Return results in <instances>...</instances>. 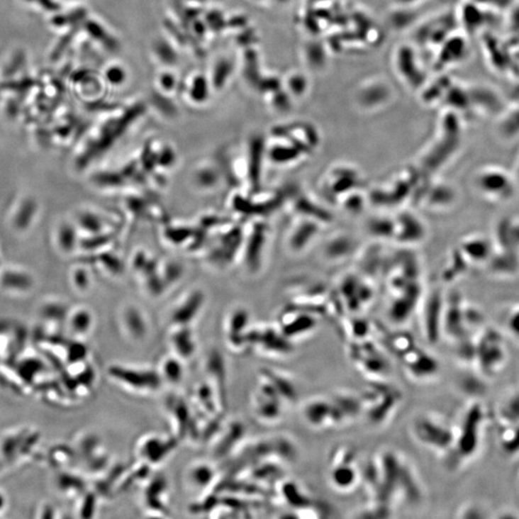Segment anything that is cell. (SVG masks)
<instances>
[{
  "instance_id": "22",
  "label": "cell",
  "mask_w": 519,
  "mask_h": 519,
  "mask_svg": "<svg viewBox=\"0 0 519 519\" xmlns=\"http://www.w3.org/2000/svg\"><path fill=\"white\" fill-rule=\"evenodd\" d=\"M33 275L23 267H0V288L11 294H26L33 290Z\"/></svg>"
},
{
  "instance_id": "11",
  "label": "cell",
  "mask_w": 519,
  "mask_h": 519,
  "mask_svg": "<svg viewBox=\"0 0 519 519\" xmlns=\"http://www.w3.org/2000/svg\"><path fill=\"white\" fill-rule=\"evenodd\" d=\"M328 480L332 488L347 493L362 482L356 451L348 445H340L330 454Z\"/></svg>"
},
{
  "instance_id": "34",
  "label": "cell",
  "mask_w": 519,
  "mask_h": 519,
  "mask_svg": "<svg viewBox=\"0 0 519 519\" xmlns=\"http://www.w3.org/2000/svg\"><path fill=\"white\" fill-rule=\"evenodd\" d=\"M124 331L133 342H142L147 337L148 328L147 321L140 315V311L130 308L124 313Z\"/></svg>"
},
{
  "instance_id": "8",
  "label": "cell",
  "mask_w": 519,
  "mask_h": 519,
  "mask_svg": "<svg viewBox=\"0 0 519 519\" xmlns=\"http://www.w3.org/2000/svg\"><path fill=\"white\" fill-rule=\"evenodd\" d=\"M483 323L482 313L461 298L446 300L442 320V337L451 343L475 336Z\"/></svg>"
},
{
  "instance_id": "28",
  "label": "cell",
  "mask_w": 519,
  "mask_h": 519,
  "mask_svg": "<svg viewBox=\"0 0 519 519\" xmlns=\"http://www.w3.org/2000/svg\"><path fill=\"white\" fill-rule=\"evenodd\" d=\"M459 251L469 263L484 264L488 263L493 255V242L481 235L469 237L462 243Z\"/></svg>"
},
{
  "instance_id": "10",
  "label": "cell",
  "mask_w": 519,
  "mask_h": 519,
  "mask_svg": "<svg viewBox=\"0 0 519 519\" xmlns=\"http://www.w3.org/2000/svg\"><path fill=\"white\" fill-rule=\"evenodd\" d=\"M108 372L111 379L117 385L130 393L140 396L158 393L164 384L158 369L150 367L113 364Z\"/></svg>"
},
{
  "instance_id": "24",
  "label": "cell",
  "mask_w": 519,
  "mask_h": 519,
  "mask_svg": "<svg viewBox=\"0 0 519 519\" xmlns=\"http://www.w3.org/2000/svg\"><path fill=\"white\" fill-rule=\"evenodd\" d=\"M326 190L332 193V197L339 199L348 191L359 188L358 181L361 180L358 170L350 166H340L330 172L327 177Z\"/></svg>"
},
{
  "instance_id": "19",
  "label": "cell",
  "mask_w": 519,
  "mask_h": 519,
  "mask_svg": "<svg viewBox=\"0 0 519 519\" xmlns=\"http://www.w3.org/2000/svg\"><path fill=\"white\" fill-rule=\"evenodd\" d=\"M178 440L175 437H164L159 435H147L142 437L137 445L138 459L140 463L154 467L166 461L175 448Z\"/></svg>"
},
{
  "instance_id": "20",
  "label": "cell",
  "mask_w": 519,
  "mask_h": 519,
  "mask_svg": "<svg viewBox=\"0 0 519 519\" xmlns=\"http://www.w3.org/2000/svg\"><path fill=\"white\" fill-rule=\"evenodd\" d=\"M147 482L143 493V505L145 512L160 518L169 515L166 478L163 476H155L152 479H147Z\"/></svg>"
},
{
  "instance_id": "13",
  "label": "cell",
  "mask_w": 519,
  "mask_h": 519,
  "mask_svg": "<svg viewBox=\"0 0 519 519\" xmlns=\"http://www.w3.org/2000/svg\"><path fill=\"white\" fill-rule=\"evenodd\" d=\"M252 405L253 412L261 423L274 424L282 420L288 404L274 386L266 378L261 376L253 396Z\"/></svg>"
},
{
  "instance_id": "17",
  "label": "cell",
  "mask_w": 519,
  "mask_h": 519,
  "mask_svg": "<svg viewBox=\"0 0 519 519\" xmlns=\"http://www.w3.org/2000/svg\"><path fill=\"white\" fill-rule=\"evenodd\" d=\"M318 326V313L297 306L296 309L291 308L283 313L278 328L286 339L294 342L313 334Z\"/></svg>"
},
{
  "instance_id": "27",
  "label": "cell",
  "mask_w": 519,
  "mask_h": 519,
  "mask_svg": "<svg viewBox=\"0 0 519 519\" xmlns=\"http://www.w3.org/2000/svg\"><path fill=\"white\" fill-rule=\"evenodd\" d=\"M170 350L173 355L182 359L184 363L191 361L196 356L197 343L190 326H177L170 335Z\"/></svg>"
},
{
  "instance_id": "39",
  "label": "cell",
  "mask_w": 519,
  "mask_h": 519,
  "mask_svg": "<svg viewBox=\"0 0 519 519\" xmlns=\"http://www.w3.org/2000/svg\"><path fill=\"white\" fill-rule=\"evenodd\" d=\"M503 332L519 345V304H513L502 316Z\"/></svg>"
},
{
  "instance_id": "2",
  "label": "cell",
  "mask_w": 519,
  "mask_h": 519,
  "mask_svg": "<svg viewBox=\"0 0 519 519\" xmlns=\"http://www.w3.org/2000/svg\"><path fill=\"white\" fill-rule=\"evenodd\" d=\"M381 345L398 362L407 376L416 382L436 379L440 372L439 359L423 350L410 333L376 326Z\"/></svg>"
},
{
  "instance_id": "47",
  "label": "cell",
  "mask_w": 519,
  "mask_h": 519,
  "mask_svg": "<svg viewBox=\"0 0 519 519\" xmlns=\"http://www.w3.org/2000/svg\"><path fill=\"white\" fill-rule=\"evenodd\" d=\"M0 267H1V254H0Z\"/></svg>"
},
{
  "instance_id": "30",
  "label": "cell",
  "mask_w": 519,
  "mask_h": 519,
  "mask_svg": "<svg viewBox=\"0 0 519 519\" xmlns=\"http://www.w3.org/2000/svg\"><path fill=\"white\" fill-rule=\"evenodd\" d=\"M207 381L216 389L224 404L226 405V369L224 359L218 351H212L207 356L205 363Z\"/></svg>"
},
{
  "instance_id": "23",
  "label": "cell",
  "mask_w": 519,
  "mask_h": 519,
  "mask_svg": "<svg viewBox=\"0 0 519 519\" xmlns=\"http://www.w3.org/2000/svg\"><path fill=\"white\" fill-rule=\"evenodd\" d=\"M247 312L245 310H238L230 318L226 330L227 346L230 350L240 353L250 350L247 345Z\"/></svg>"
},
{
  "instance_id": "31",
  "label": "cell",
  "mask_w": 519,
  "mask_h": 519,
  "mask_svg": "<svg viewBox=\"0 0 519 519\" xmlns=\"http://www.w3.org/2000/svg\"><path fill=\"white\" fill-rule=\"evenodd\" d=\"M260 375L266 378L274 386L286 404H291L298 399L299 393L296 383L291 378L286 376L285 373L272 369H263Z\"/></svg>"
},
{
  "instance_id": "33",
  "label": "cell",
  "mask_w": 519,
  "mask_h": 519,
  "mask_svg": "<svg viewBox=\"0 0 519 519\" xmlns=\"http://www.w3.org/2000/svg\"><path fill=\"white\" fill-rule=\"evenodd\" d=\"M158 372L160 373L164 383L177 386L182 382L184 376H185V366H184L182 359L170 354L162 359Z\"/></svg>"
},
{
  "instance_id": "26",
  "label": "cell",
  "mask_w": 519,
  "mask_h": 519,
  "mask_svg": "<svg viewBox=\"0 0 519 519\" xmlns=\"http://www.w3.org/2000/svg\"><path fill=\"white\" fill-rule=\"evenodd\" d=\"M425 236V226L412 213H403L394 218V239L399 243H416Z\"/></svg>"
},
{
  "instance_id": "12",
  "label": "cell",
  "mask_w": 519,
  "mask_h": 519,
  "mask_svg": "<svg viewBox=\"0 0 519 519\" xmlns=\"http://www.w3.org/2000/svg\"><path fill=\"white\" fill-rule=\"evenodd\" d=\"M302 418L316 430L339 428L350 423L333 396H316L304 403Z\"/></svg>"
},
{
  "instance_id": "18",
  "label": "cell",
  "mask_w": 519,
  "mask_h": 519,
  "mask_svg": "<svg viewBox=\"0 0 519 519\" xmlns=\"http://www.w3.org/2000/svg\"><path fill=\"white\" fill-rule=\"evenodd\" d=\"M278 491L283 501L293 510L291 512L293 518H320V515H318L320 510L316 500H313L310 494L294 481L281 480Z\"/></svg>"
},
{
  "instance_id": "32",
  "label": "cell",
  "mask_w": 519,
  "mask_h": 519,
  "mask_svg": "<svg viewBox=\"0 0 519 519\" xmlns=\"http://www.w3.org/2000/svg\"><path fill=\"white\" fill-rule=\"evenodd\" d=\"M216 471L215 467L205 462H197L191 464L186 471V482L194 491H207L215 482Z\"/></svg>"
},
{
  "instance_id": "5",
  "label": "cell",
  "mask_w": 519,
  "mask_h": 519,
  "mask_svg": "<svg viewBox=\"0 0 519 519\" xmlns=\"http://www.w3.org/2000/svg\"><path fill=\"white\" fill-rule=\"evenodd\" d=\"M362 416L373 426H382L393 418L401 405L403 396L398 388L388 380L369 381L359 394Z\"/></svg>"
},
{
  "instance_id": "29",
  "label": "cell",
  "mask_w": 519,
  "mask_h": 519,
  "mask_svg": "<svg viewBox=\"0 0 519 519\" xmlns=\"http://www.w3.org/2000/svg\"><path fill=\"white\" fill-rule=\"evenodd\" d=\"M496 415L502 427L519 424V385L503 394L497 402Z\"/></svg>"
},
{
  "instance_id": "3",
  "label": "cell",
  "mask_w": 519,
  "mask_h": 519,
  "mask_svg": "<svg viewBox=\"0 0 519 519\" xmlns=\"http://www.w3.org/2000/svg\"><path fill=\"white\" fill-rule=\"evenodd\" d=\"M488 415L481 402L470 403L455 425L452 450L445 456L446 464L459 469L478 455L482 446Z\"/></svg>"
},
{
  "instance_id": "14",
  "label": "cell",
  "mask_w": 519,
  "mask_h": 519,
  "mask_svg": "<svg viewBox=\"0 0 519 519\" xmlns=\"http://www.w3.org/2000/svg\"><path fill=\"white\" fill-rule=\"evenodd\" d=\"M247 340L250 350L266 356L282 358L291 355L294 351V342L286 339L278 327L248 330Z\"/></svg>"
},
{
  "instance_id": "21",
  "label": "cell",
  "mask_w": 519,
  "mask_h": 519,
  "mask_svg": "<svg viewBox=\"0 0 519 519\" xmlns=\"http://www.w3.org/2000/svg\"><path fill=\"white\" fill-rule=\"evenodd\" d=\"M245 434V427L239 420L223 424L213 437L215 439L213 445V453L218 458L228 456L237 446H239Z\"/></svg>"
},
{
  "instance_id": "1",
  "label": "cell",
  "mask_w": 519,
  "mask_h": 519,
  "mask_svg": "<svg viewBox=\"0 0 519 519\" xmlns=\"http://www.w3.org/2000/svg\"><path fill=\"white\" fill-rule=\"evenodd\" d=\"M362 481L369 501L394 508L397 503L418 504L423 497V484L405 457L393 450L381 451L366 464Z\"/></svg>"
},
{
  "instance_id": "37",
  "label": "cell",
  "mask_w": 519,
  "mask_h": 519,
  "mask_svg": "<svg viewBox=\"0 0 519 519\" xmlns=\"http://www.w3.org/2000/svg\"><path fill=\"white\" fill-rule=\"evenodd\" d=\"M202 296L194 294L190 298L178 308L172 315V323L177 326H189L201 307Z\"/></svg>"
},
{
  "instance_id": "9",
  "label": "cell",
  "mask_w": 519,
  "mask_h": 519,
  "mask_svg": "<svg viewBox=\"0 0 519 519\" xmlns=\"http://www.w3.org/2000/svg\"><path fill=\"white\" fill-rule=\"evenodd\" d=\"M347 355L356 369L369 381L388 380L391 363L377 342L370 339L348 342Z\"/></svg>"
},
{
  "instance_id": "35",
  "label": "cell",
  "mask_w": 519,
  "mask_h": 519,
  "mask_svg": "<svg viewBox=\"0 0 519 519\" xmlns=\"http://www.w3.org/2000/svg\"><path fill=\"white\" fill-rule=\"evenodd\" d=\"M425 205L429 208H447L455 201L456 194L452 186L447 184H432L431 190L426 191Z\"/></svg>"
},
{
  "instance_id": "4",
  "label": "cell",
  "mask_w": 519,
  "mask_h": 519,
  "mask_svg": "<svg viewBox=\"0 0 519 519\" xmlns=\"http://www.w3.org/2000/svg\"><path fill=\"white\" fill-rule=\"evenodd\" d=\"M474 340L473 369L485 379L497 376L509 359L506 336L498 329L484 327L475 335Z\"/></svg>"
},
{
  "instance_id": "36",
  "label": "cell",
  "mask_w": 519,
  "mask_h": 519,
  "mask_svg": "<svg viewBox=\"0 0 519 519\" xmlns=\"http://www.w3.org/2000/svg\"><path fill=\"white\" fill-rule=\"evenodd\" d=\"M53 242L59 252L69 254L77 245V230L72 223L60 221L53 233Z\"/></svg>"
},
{
  "instance_id": "38",
  "label": "cell",
  "mask_w": 519,
  "mask_h": 519,
  "mask_svg": "<svg viewBox=\"0 0 519 519\" xmlns=\"http://www.w3.org/2000/svg\"><path fill=\"white\" fill-rule=\"evenodd\" d=\"M342 326L348 342L369 339L370 333L374 329V326L370 325L369 321L361 318H351L350 321H345Z\"/></svg>"
},
{
  "instance_id": "42",
  "label": "cell",
  "mask_w": 519,
  "mask_h": 519,
  "mask_svg": "<svg viewBox=\"0 0 519 519\" xmlns=\"http://www.w3.org/2000/svg\"><path fill=\"white\" fill-rule=\"evenodd\" d=\"M457 518L462 519H481L493 518V515L489 513L485 507L481 506L476 503H469L464 505L458 510L456 515Z\"/></svg>"
},
{
  "instance_id": "7",
  "label": "cell",
  "mask_w": 519,
  "mask_h": 519,
  "mask_svg": "<svg viewBox=\"0 0 519 519\" xmlns=\"http://www.w3.org/2000/svg\"><path fill=\"white\" fill-rule=\"evenodd\" d=\"M472 183L477 194L493 203L510 201L515 199L519 188L515 173L496 164L480 167L475 172Z\"/></svg>"
},
{
  "instance_id": "46",
  "label": "cell",
  "mask_w": 519,
  "mask_h": 519,
  "mask_svg": "<svg viewBox=\"0 0 519 519\" xmlns=\"http://www.w3.org/2000/svg\"><path fill=\"white\" fill-rule=\"evenodd\" d=\"M107 78L112 84H120L124 82V72L120 67L111 69L107 72Z\"/></svg>"
},
{
  "instance_id": "40",
  "label": "cell",
  "mask_w": 519,
  "mask_h": 519,
  "mask_svg": "<svg viewBox=\"0 0 519 519\" xmlns=\"http://www.w3.org/2000/svg\"><path fill=\"white\" fill-rule=\"evenodd\" d=\"M500 448L509 457L519 455V424L503 427L500 435Z\"/></svg>"
},
{
  "instance_id": "16",
  "label": "cell",
  "mask_w": 519,
  "mask_h": 519,
  "mask_svg": "<svg viewBox=\"0 0 519 519\" xmlns=\"http://www.w3.org/2000/svg\"><path fill=\"white\" fill-rule=\"evenodd\" d=\"M167 406L178 440L201 439L202 430L197 423L196 413L185 400L179 396L170 398Z\"/></svg>"
},
{
  "instance_id": "43",
  "label": "cell",
  "mask_w": 519,
  "mask_h": 519,
  "mask_svg": "<svg viewBox=\"0 0 519 519\" xmlns=\"http://www.w3.org/2000/svg\"><path fill=\"white\" fill-rule=\"evenodd\" d=\"M93 320L91 313L86 310L75 311L72 316V329L78 334H86L90 331Z\"/></svg>"
},
{
  "instance_id": "15",
  "label": "cell",
  "mask_w": 519,
  "mask_h": 519,
  "mask_svg": "<svg viewBox=\"0 0 519 519\" xmlns=\"http://www.w3.org/2000/svg\"><path fill=\"white\" fill-rule=\"evenodd\" d=\"M420 301L423 302L420 312V328L423 336L430 345H437L442 337L445 298L436 291L425 296V299H420Z\"/></svg>"
},
{
  "instance_id": "41",
  "label": "cell",
  "mask_w": 519,
  "mask_h": 519,
  "mask_svg": "<svg viewBox=\"0 0 519 519\" xmlns=\"http://www.w3.org/2000/svg\"><path fill=\"white\" fill-rule=\"evenodd\" d=\"M316 220L309 218L308 223H303L301 227H298L296 234L291 238V247L294 250H299L309 245L313 239H315L318 232V226L315 223Z\"/></svg>"
},
{
  "instance_id": "44",
  "label": "cell",
  "mask_w": 519,
  "mask_h": 519,
  "mask_svg": "<svg viewBox=\"0 0 519 519\" xmlns=\"http://www.w3.org/2000/svg\"><path fill=\"white\" fill-rule=\"evenodd\" d=\"M72 284L78 290L84 291L88 288L89 277L88 273L85 270L77 269L72 272Z\"/></svg>"
},
{
  "instance_id": "6",
  "label": "cell",
  "mask_w": 519,
  "mask_h": 519,
  "mask_svg": "<svg viewBox=\"0 0 519 519\" xmlns=\"http://www.w3.org/2000/svg\"><path fill=\"white\" fill-rule=\"evenodd\" d=\"M411 434L416 443L427 450L445 457L452 450L455 425H451L439 415L423 413L411 423Z\"/></svg>"
},
{
  "instance_id": "25",
  "label": "cell",
  "mask_w": 519,
  "mask_h": 519,
  "mask_svg": "<svg viewBox=\"0 0 519 519\" xmlns=\"http://www.w3.org/2000/svg\"><path fill=\"white\" fill-rule=\"evenodd\" d=\"M39 215V203L34 197L24 196L13 206L10 215L11 228L18 233L28 231Z\"/></svg>"
},
{
  "instance_id": "45",
  "label": "cell",
  "mask_w": 519,
  "mask_h": 519,
  "mask_svg": "<svg viewBox=\"0 0 519 519\" xmlns=\"http://www.w3.org/2000/svg\"><path fill=\"white\" fill-rule=\"evenodd\" d=\"M81 226L83 228L90 230V231L96 232L99 229L100 224L99 218L91 213H83L79 218Z\"/></svg>"
}]
</instances>
